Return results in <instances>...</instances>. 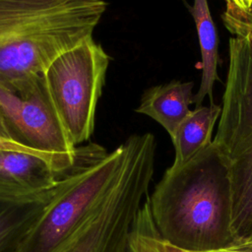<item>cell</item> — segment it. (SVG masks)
<instances>
[{
    "label": "cell",
    "mask_w": 252,
    "mask_h": 252,
    "mask_svg": "<svg viewBox=\"0 0 252 252\" xmlns=\"http://www.w3.org/2000/svg\"><path fill=\"white\" fill-rule=\"evenodd\" d=\"M123 144L82 166L50 204L16 252H53L113 187L123 164Z\"/></svg>",
    "instance_id": "6"
},
{
    "label": "cell",
    "mask_w": 252,
    "mask_h": 252,
    "mask_svg": "<svg viewBox=\"0 0 252 252\" xmlns=\"http://www.w3.org/2000/svg\"><path fill=\"white\" fill-rule=\"evenodd\" d=\"M155 156L147 145L126 144L123 164L111 190L53 252H128V235L148 195Z\"/></svg>",
    "instance_id": "3"
},
{
    "label": "cell",
    "mask_w": 252,
    "mask_h": 252,
    "mask_svg": "<svg viewBox=\"0 0 252 252\" xmlns=\"http://www.w3.org/2000/svg\"><path fill=\"white\" fill-rule=\"evenodd\" d=\"M225 1H226V3L230 2V3H233V4H235L237 7H239V1H238V0H225Z\"/></svg>",
    "instance_id": "18"
},
{
    "label": "cell",
    "mask_w": 252,
    "mask_h": 252,
    "mask_svg": "<svg viewBox=\"0 0 252 252\" xmlns=\"http://www.w3.org/2000/svg\"><path fill=\"white\" fill-rule=\"evenodd\" d=\"M128 252H189L161 237L150 211L148 199L143 204L128 235Z\"/></svg>",
    "instance_id": "12"
},
{
    "label": "cell",
    "mask_w": 252,
    "mask_h": 252,
    "mask_svg": "<svg viewBox=\"0 0 252 252\" xmlns=\"http://www.w3.org/2000/svg\"><path fill=\"white\" fill-rule=\"evenodd\" d=\"M0 113L12 141L50 159L62 174L75 169L88 153L89 145L75 147L68 138L43 74L13 87L0 85Z\"/></svg>",
    "instance_id": "4"
},
{
    "label": "cell",
    "mask_w": 252,
    "mask_h": 252,
    "mask_svg": "<svg viewBox=\"0 0 252 252\" xmlns=\"http://www.w3.org/2000/svg\"><path fill=\"white\" fill-rule=\"evenodd\" d=\"M148 202L158 233L181 249L208 252L235 243L228 171L213 142L168 167Z\"/></svg>",
    "instance_id": "1"
},
{
    "label": "cell",
    "mask_w": 252,
    "mask_h": 252,
    "mask_svg": "<svg viewBox=\"0 0 252 252\" xmlns=\"http://www.w3.org/2000/svg\"><path fill=\"white\" fill-rule=\"evenodd\" d=\"M222 19L229 32L237 29H252V6L248 9H240L235 4L228 2Z\"/></svg>",
    "instance_id": "13"
},
{
    "label": "cell",
    "mask_w": 252,
    "mask_h": 252,
    "mask_svg": "<svg viewBox=\"0 0 252 252\" xmlns=\"http://www.w3.org/2000/svg\"><path fill=\"white\" fill-rule=\"evenodd\" d=\"M78 170L69 173L63 185L47 197L24 204H11L0 202V252H16L41 218L53 200L65 190L74 180Z\"/></svg>",
    "instance_id": "9"
},
{
    "label": "cell",
    "mask_w": 252,
    "mask_h": 252,
    "mask_svg": "<svg viewBox=\"0 0 252 252\" xmlns=\"http://www.w3.org/2000/svg\"><path fill=\"white\" fill-rule=\"evenodd\" d=\"M188 9L196 25L202 55V80L193 99V103L200 106L207 95L210 97L211 103H214L213 88L216 80H220L217 74L218 35L208 0H194L193 5Z\"/></svg>",
    "instance_id": "11"
},
{
    "label": "cell",
    "mask_w": 252,
    "mask_h": 252,
    "mask_svg": "<svg viewBox=\"0 0 252 252\" xmlns=\"http://www.w3.org/2000/svg\"><path fill=\"white\" fill-rule=\"evenodd\" d=\"M106 7L103 0H0V85L42 74L93 36Z\"/></svg>",
    "instance_id": "2"
},
{
    "label": "cell",
    "mask_w": 252,
    "mask_h": 252,
    "mask_svg": "<svg viewBox=\"0 0 252 252\" xmlns=\"http://www.w3.org/2000/svg\"><path fill=\"white\" fill-rule=\"evenodd\" d=\"M0 138H3V139H6V140H11V137L9 135V132H8V129H7V126L5 124V121L0 113ZM14 142V141H13Z\"/></svg>",
    "instance_id": "16"
},
{
    "label": "cell",
    "mask_w": 252,
    "mask_h": 252,
    "mask_svg": "<svg viewBox=\"0 0 252 252\" xmlns=\"http://www.w3.org/2000/svg\"><path fill=\"white\" fill-rule=\"evenodd\" d=\"M208 252H252V241L236 242L228 247Z\"/></svg>",
    "instance_id": "15"
},
{
    "label": "cell",
    "mask_w": 252,
    "mask_h": 252,
    "mask_svg": "<svg viewBox=\"0 0 252 252\" xmlns=\"http://www.w3.org/2000/svg\"><path fill=\"white\" fill-rule=\"evenodd\" d=\"M193 82L171 81L148 89L142 95L136 111L153 118L169 134L170 138L190 112L193 103Z\"/></svg>",
    "instance_id": "8"
},
{
    "label": "cell",
    "mask_w": 252,
    "mask_h": 252,
    "mask_svg": "<svg viewBox=\"0 0 252 252\" xmlns=\"http://www.w3.org/2000/svg\"><path fill=\"white\" fill-rule=\"evenodd\" d=\"M240 9H248L252 6V0H238Z\"/></svg>",
    "instance_id": "17"
},
{
    "label": "cell",
    "mask_w": 252,
    "mask_h": 252,
    "mask_svg": "<svg viewBox=\"0 0 252 252\" xmlns=\"http://www.w3.org/2000/svg\"><path fill=\"white\" fill-rule=\"evenodd\" d=\"M221 106L211 103L210 106H197L190 110L171 137L175 158L171 166L177 167L194 158L212 142V134L220 118Z\"/></svg>",
    "instance_id": "10"
},
{
    "label": "cell",
    "mask_w": 252,
    "mask_h": 252,
    "mask_svg": "<svg viewBox=\"0 0 252 252\" xmlns=\"http://www.w3.org/2000/svg\"><path fill=\"white\" fill-rule=\"evenodd\" d=\"M0 149H3V150H14V151H20V152H26V153L33 154V155H36V156H39V157H42V158L48 159L47 158H45V157H43V156H41V155H39V154H37V153H34V152H32V151H31V150H29V149H27V148H25V147H23V146H21V145L15 143V142H13V141L6 140V139H3V138H0ZM48 160L51 162L50 159H48ZM51 163H52V162H51ZM52 165H53V163H52ZM53 166H54V165H53ZM55 169H56V168H55Z\"/></svg>",
    "instance_id": "14"
},
{
    "label": "cell",
    "mask_w": 252,
    "mask_h": 252,
    "mask_svg": "<svg viewBox=\"0 0 252 252\" xmlns=\"http://www.w3.org/2000/svg\"><path fill=\"white\" fill-rule=\"evenodd\" d=\"M110 57L92 37L55 58L42 73L48 94L75 147L88 141Z\"/></svg>",
    "instance_id": "5"
},
{
    "label": "cell",
    "mask_w": 252,
    "mask_h": 252,
    "mask_svg": "<svg viewBox=\"0 0 252 252\" xmlns=\"http://www.w3.org/2000/svg\"><path fill=\"white\" fill-rule=\"evenodd\" d=\"M69 173H60L42 157L0 149V202L24 204L41 200L58 190Z\"/></svg>",
    "instance_id": "7"
}]
</instances>
